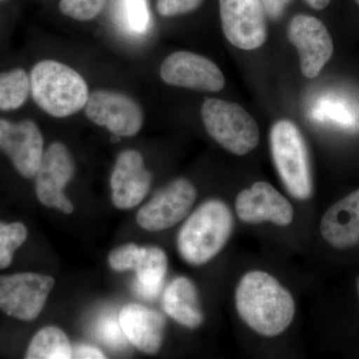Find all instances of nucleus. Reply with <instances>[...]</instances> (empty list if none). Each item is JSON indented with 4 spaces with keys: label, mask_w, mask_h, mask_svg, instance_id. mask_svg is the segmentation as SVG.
Returning a JSON list of instances; mask_svg holds the SVG:
<instances>
[{
    "label": "nucleus",
    "mask_w": 359,
    "mask_h": 359,
    "mask_svg": "<svg viewBox=\"0 0 359 359\" xmlns=\"http://www.w3.org/2000/svg\"><path fill=\"white\" fill-rule=\"evenodd\" d=\"M236 212L244 223L269 222L282 226L292 224L294 216V208L289 201L266 182H257L238 194Z\"/></svg>",
    "instance_id": "obj_15"
},
{
    "label": "nucleus",
    "mask_w": 359,
    "mask_h": 359,
    "mask_svg": "<svg viewBox=\"0 0 359 359\" xmlns=\"http://www.w3.org/2000/svg\"><path fill=\"white\" fill-rule=\"evenodd\" d=\"M27 236V229L23 224L0 223V269L11 266L14 252L23 245Z\"/></svg>",
    "instance_id": "obj_24"
},
{
    "label": "nucleus",
    "mask_w": 359,
    "mask_h": 359,
    "mask_svg": "<svg viewBox=\"0 0 359 359\" xmlns=\"http://www.w3.org/2000/svg\"><path fill=\"white\" fill-rule=\"evenodd\" d=\"M230 208L219 200L203 203L179 231L177 245L186 263L202 266L224 249L233 233Z\"/></svg>",
    "instance_id": "obj_2"
},
{
    "label": "nucleus",
    "mask_w": 359,
    "mask_h": 359,
    "mask_svg": "<svg viewBox=\"0 0 359 359\" xmlns=\"http://www.w3.org/2000/svg\"><path fill=\"white\" fill-rule=\"evenodd\" d=\"M309 6L316 9V11H321L325 8L330 4L332 0H304Z\"/></svg>",
    "instance_id": "obj_30"
},
{
    "label": "nucleus",
    "mask_w": 359,
    "mask_h": 359,
    "mask_svg": "<svg viewBox=\"0 0 359 359\" xmlns=\"http://www.w3.org/2000/svg\"><path fill=\"white\" fill-rule=\"evenodd\" d=\"M356 287H358V294L359 297V276L356 278Z\"/></svg>",
    "instance_id": "obj_31"
},
{
    "label": "nucleus",
    "mask_w": 359,
    "mask_h": 359,
    "mask_svg": "<svg viewBox=\"0 0 359 359\" xmlns=\"http://www.w3.org/2000/svg\"><path fill=\"white\" fill-rule=\"evenodd\" d=\"M25 358L70 359L73 348L67 335L56 327L41 328L30 341Z\"/></svg>",
    "instance_id": "obj_20"
},
{
    "label": "nucleus",
    "mask_w": 359,
    "mask_h": 359,
    "mask_svg": "<svg viewBox=\"0 0 359 359\" xmlns=\"http://www.w3.org/2000/svg\"><path fill=\"white\" fill-rule=\"evenodd\" d=\"M202 0H158V13L165 18L181 15L195 11Z\"/></svg>",
    "instance_id": "obj_27"
},
{
    "label": "nucleus",
    "mask_w": 359,
    "mask_h": 359,
    "mask_svg": "<svg viewBox=\"0 0 359 359\" xmlns=\"http://www.w3.org/2000/svg\"><path fill=\"white\" fill-rule=\"evenodd\" d=\"M105 2L106 0H60L59 8L73 20L90 21L100 14Z\"/></svg>",
    "instance_id": "obj_25"
},
{
    "label": "nucleus",
    "mask_w": 359,
    "mask_h": 359,
    "mask_svg": "<svg viewBox=\"0 0 359 359\" xmlns=\"http://www.w3.org/2000/svg\"><path fill=\"white\" fill-rule=\"evenodd\" d=\"M41 132L32 120L13 123L0 119V151L6 153L18 173L33 178L43 156Z\"/></svg>",
    "instance_id": "obj_14"
},
{
    "label": "nucleus",
    "mask_w": 359,
    "mask_h": 359,
    "mask_svg": "<svg viewBox=\"0 0 359 359\" xmlns=\"http://www.w3.org/2000/svg\"><path fill=\"white\" fill-rule=\"evenodd\" d=\"M163 308L170 318L190 330L200 327L204 321L197 287L186 276H178L169 283L163 297Z\"/></svg>",
    "instance_id": "obj_19"
},
{
    "label": "nucleus",
    "mask_w": 359,
    "mask_h": 359,
    "mask_svg": "<svg viewBox=\"0 0 359 359\" xmlns=\"http://www.w3.org/2000/svg\"><path fill=\"white\" fill-rule=\"evenodd\" d=\"M108 263L114 271L136 273V292L143 299H154L160 294L168 271V257L160 248L122 245L110 252Z\"/></svg>",
    "instance_id": "obj_7"
},
{
    "label": "nucleus",
    "mask_w": 359,
    "mask_h": 359,
    "mask_svg": "<svg viewBox=\"0 0 359 359\" xmlns=\"http://www.w3.org/2000/svg\"><path fill=\"white\" fill-rule=\"evenodd\" d=\"M54 285L52 276L41 273L1 276L0 309L20 320H34L41 313Z\"/></svg>",
    "instance_id": "obj_6"
},
{
    "label": "nucleus",
    "mask_w": 359,
    "mask_h": 359,
    "mask_svg": "<svg viewBox=\"0 0 359 359\" xmlns=\"http://www.w3.org/2000/svg\"><path fill=\"white\" fill-rule=\"evenodd\" d=\"M323 238L337 249L359 243V189L332 205L320 222Z\"/></svg>",
    "instance_id": "obj_18"
},
{
    "label": "nucleus",
    "mask_w": 359,
    "mask_h": 359,
    "mask_svg": "<svg viewBox=\"0 0 359 359\" xmlns=\"http://www.w3.org/2000/svg\"><path fill=\"white\" fill-rule=\"evenodd\" d=\"M30 94V78L25 70L15 68L0 73V110L18 109Z\"/></svg>",
    "instance_id": "obj_21"
},
{
    "label": "nucleus",
    "mask_w": 359,
    "mask_h": 359,
    "mask_svg": "<svg viewBox=\"0 0 359 359\" xmlns=\"http://www.w3.org/2000/svg\"><path fill=\"white\" fill-rule=\"evenodd\" d=\"M119 323L125 337L142 353L155 354L164 340L166 320L162 314L138 304L121 309Z\"/></svg>",
    "instance_id": "obj_17"
},
{
    "label": "nucleus",
    "mask_w": 359,
    "mask_h": 359,
    "mask_svg": "<svg viewBox=\"0 0 359 359\" xmlns=\"http://www.w3.org/2000/svg\"><path fill=\"white\" fill-rule=\"evenodd\" d=\"M112 202L120 210H129L140 204L152 185V174L144 165L138 151H123L118 155L110 180Z\"/></svg>",
    "instance_id": "obj_16"
},
{
    "label": "nucleus",
    "mask_w": 359,
    "mask_h": 359,
    "mask_svg": "<svg viewBox=\"0 0 359 359\" xmlns=\"http://www.w3.org/2000/svg\"><path fill=\"white\" fill-rule=\"evenodd\" d=\"M201 113L208 133L229 152L244 156L259 144L257 122L238 104L207 99Z\"/></svg>",
    "instance_id": "obj_5"
},
{
    "label": "nucleus",
    "mask_w": 359,
    "mask_h": 359,
    "mask_svg": "<svg viewBox=\"0 0 359 359\" xmlns=\"http://www.w3.org/2000/svg\"><path fill=\"white\" fill-rule=\"evenodd\" d=\"M196 198L197 191L191 182L175 180L141 208L137 223L149 231L167 230L186 218Z\"/></svg>",
    "instance_id": "obj_9"
},
{
    "label": "nucleus",
    "mask_w": 359,
    "mask_h": 359,
    "mask_svg": "<svg viewBox=\"0 0 359 359\" xmlns=\"http://www.w3.org/2000/svg\"><path fill=\"white\" fill-rule=\"evenodd\" d=\"M118 14L119 25L131 34H142L149 27L150 16L146 0H121Z\"/></svg>",
    "instance_id": "obj_23"
},
{
    "label": "nucleus",
    "mask_w": 359,
    "mask_h": 359,
    "mask_svg": "<svg viewBox=\"0 0 359 359\" xmlns=\"http://www.w3.org/2000/svg\"><path fill=\"white\" fill-rule=\"evenodd\" d=\"M271 156L285 190L297 200L313 194L308 147L297 125L290 120L273 124L269 134Z\"/></svg>",
    "instance_id": "obj_4"
},
{
    "label": "nucleus",
    "mask_w": 359,
    "mask_h": 359,
    "mask_svg": "<svg viewBox=\"0 0 359 359\" xmlns=\"http://www.w3.org/2000/svg\"><path fill=\"white\" fill-rule=\"evenodd\" d=\"M287 37L299 54L304 76H318L334 54V41L325 25L313 16H294L290 21Z\"/></svg>",
    "instance_id": "obj_12"
},
{
    "label": "nucleus",
    "mask_w": 359,
    "mask_h": 359,
    "mask_svg": "<svg viewBox=\"0 0 359 359\" xmlns=\"http://www.w3.org/2000/svg\"><path fill=\"white\" fill-rule=\"evenodd\" d=\"M290 2V0H262L264 11L273 18H280Z\"/></svg>",
    "instance_id": "obj_29"
},
{
    "label": "nucleus",
    "mask_w": 359,
    "mask_h": 359,
    "mask_svg": "<svg viewBox=\"0 0 359 359\" xmlns=\"http://www.w3.org/2000/svg\"><path fill=\"white\" fill-rule=\"evenodd\" d=\"M73 358L79 359H101L106 358L105 354L100 351L92 346H87V344H80L73 349Z\"/></svg>",
    "instance_id": "obj_28"
},
{
    "label": "nucleus",
    "mask_w": 359,
    "mask_h": 359,
    "mask_svg": "<svg viewBox=\"0 0 359 359\" xmlns=\"http://www.w3.org/2000/svg\"><path fill=\"white\" fill-rule=\"evenodd\" d=\"M356 4L359 6V0H355Z\"/></svg>",
    "instance_id": "obj_32"
},
{
    "label": "nucleus",
    "mask_w": 359,
    "mask_h": 359,
    "mask_svg": "<svg viewBox=\"0 0 359 359\" xmlns=\"http://www.w3.org/2000/svg\"><path fill=\"white\" fill-rule=\"evenodd\" d=\"M84 110L90 121L106 127L118 137L135 136L143 126L140 105L129 96L117 92L94 91L89 94Z\"/></svg>",
    "instance_id": "obj_10"
},
{
    "label": "nucleus",
    "mask_w": 359,
    "mask_h": 359,
    "mask_svg": "<svg viewBox=\"0 0 359 359\" xmlns=\"http://www.w3.org/2000/svg\"><path fill=\"white\" fill-rule=\"evenodd\" d=\"M313 117L318 121H330L346 128L355 124V116L351 106L341 98L325 97L316 104L313 111Z\"/></svg>",
    "instance_id": "obj_22"
},
{
    "label": "nucleus",
    "mask_w": 359,
    "mask_h": 359,
    "mask_svg": "<svg viewBox=\"0 0 359 359\" xmlns=\"http://www.w3.org/2000/svg\"><path fill=\"white\" fill-rule=\"evenodd\" d=\"M235 299L242 320L264 337L282 334L294 320V297L266 271L245 273L238 283Z\"/></svg>",
    "instance_id": "obj_1"
},
{
    "label": "nucleus",
    "mask_w": 359,
    "mask_h": 359,
    "mask_svg": "<svg viewBox=\"0 0 359 359\" xmlns=\"http://www.w3.org/2000/svg\"><path fill=\"white\" fill-rule=\"evenodd\" d=\"M29 78L33 100L53 117L74 115L88 101V86L84 78L63 63L40 61L32 68Z\"/></svg>",
    "instance_id": "obj_3"
},
{
    "label": "nucleus",
    "mask_w": 359,
    "mask_h": 359,
    "mask_svg": "<svg viewBox=\"0 0 359 359\" xmlns=\"http://www.w3.org/2000/svg\"><path fill=\"white\" fill-rule=\"evenodd\" d=\"M97 335L103 344L111 348H121L125 346L124 332H123L119 320L115 318H102L97 327Z\"/></svg>",
    "instance_id": "obj_26"
},
{
    "label": "nucleus",
    "mask_w": 359,
    "mask_h": 359,
    "mask_svg": "<svg viewBox=\"0 0 359 359\" xmlns=\"http://www.w3.org/2000/svg\"><path fill=\"white\" fill-rule=\"evenodd\" d=\"M74 162L65 144L52 143L42 156L35 174V192L45 207L65 214L73 212V205L65 197V189L74 174Z\"/></svg>",
    "instance_id": "obj_8"
},
{
    "label": "nucleus",
    "mask_w": 359,
    "mask_h": 359,
    "mask_svg": "<svg viewBox=\"0 0 359 359\" xmlns=\"http://www.w3.org/2000/svg\"><path fill=\"white\" fill-rule=\"evenodd\" d=\"M165 83L199 91L219 92L224 88L221 69L210 59L189 51H177L168 56L160 68Z\"/></svg>",
    "instance_id": "obj_13"
},
{
    "label": "nucleus",
    "mask_w": 359,
    "mask_h": 359,
    "mask_svg": "<svg viewBox=\"0 0 359 359\" xmlns=\"http://www.w3.org/2000/svg\"><path fill=\"white\" fill-rule=\"evenodd\" d=\"M219 13L224 36L233 46L254 50L266 41L262 0H219Z\"/></svg>",
    "instance_id": "obj_11"
}]
</instances>
